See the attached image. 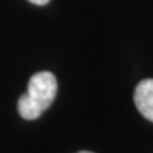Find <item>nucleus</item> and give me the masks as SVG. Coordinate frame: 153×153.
I'll return each instance as SVG.
<instances>
[{"label": "nucleus", "instance_id": "f257e3e1", "mask_svg": "<svg viewBox=\"0 0 153 153\" xmlns=\"http://www.w3.org/2000/svg\"><path fill=\"white\" fill-rule=\"evenodd\" d=\"M57 89L58 84L53 72L40 71L34 74L28 81L27 92L20 97L17 104L20 116L27 120L40 118L54 102Z\"/></svg>", "mask_w": 153, "mask_h": 153}, {"label": "nucleus", "instance_id": "f03ea898", "mask_svg": "<svg viewBox=\"0 0 153 153\" xmlns=\"http://www.w3.org/2000/svg\"><path fill=\"white\" fill-rule=\"evenodd\" d=\"M133 101L142 116L153 122V78L143 79L137 84Z\"/></svg>", "mask_w": 153, "mask_h": 153}, {"label": "nucleus", "instance_id": "7ed1b4c3", "mask_svg": "<svg viewBox=\"0 0 153 153\" xmlns=\"http://www.w3.org/2000/svg\"><path fill=\"white\" fill-rule=\"evenodd\" d=\"M30 3H33V4H37V6H44V4H47L50 0H28Z\"/></svg>", "mask_w": 153, "mask_h": 153}, {"label": "nucleus", "instance_id": "20e7f679", "mask_svg": "<svg viewBox=\"0 0 153 153\" xmlns=\"http://www.w3.org/2000/svg\"><path fill=\"white\" fill-rule=\"evenodd\" d=\"M76 153H92V152H87V150H81V152H76Z\"/></svg>", "mask_w": 153, "mask_h": 153}]
</instances>
